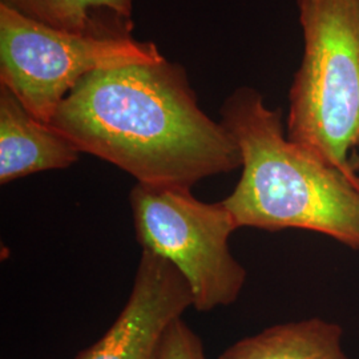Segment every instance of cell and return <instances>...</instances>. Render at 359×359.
I'll use <instances>...</instances> for the list:
<instances>
[{"instance_id": "1", "label": "cell", "mask_w": 359, "mask_h": 359, "mask_svg": "<svg viewBox=\"0 0 359 359\" xmlns=\"http://www.w3.org/2000/svg\"><path fill=\"white\" fill-rule=\"evenodd\" d=\"M50 126L139 184L192 189L241 167L231 132L206 115L185 69L167 59L83 77Z\"/></svg>"}, {"instance_id": "2", "label": "cell", "mask_w": 359, "mask_h": 359, "mask_svg": "<svg viewBox=\"0 0 359 359\" xmlns=\"http://www.w3.org/2000/svg\"><path fill=\"white\" fill-rule=\"evenodd\" d=\"M221 116L241 154V177L222 200L238 228L316 231L359 250V185L285 136L280 111L256 90H234Z\"/></svg>"}, {"instance_id": "3", "label": "cell", "mask_w": 359, "mask_h": 359, "mask_svg": "<svg viewBox=\"0 0 359 359\" xmlns=\"http://www.w3.org/2000/svg\"><path fill=\"white\" fill-rule=\"evenodd\" d=\"M304 57L289 93L287 137L359 185V0H297Z\"/></svg>"}, {"instance_id": "4", "label": "cell", "mask_w": 359, "mask_h": 359, "mask_svg": "<svg viewBox=\"0 0 359 359\" xmlns=\"http://www.w3.org/2000/svg\"><path fill=\"white\" fill-rule=\"evenodd\" d=\"M142 249L170 262L193 298V308L210 311L241 294L246 270L233 257L229 238L238 225L222 201L204 203L189 188L139 184L129 196Z\"/></svg>"}, {"instance_id": "5", "label": "cell", "mask_w": 359, "mask_h": 359, "mask_svg": "<svg viewBox=\"0 0 359 359\" xmlns=\"http://www.w3.org/2000/svg\"><path fill=\"white\" fill-rule=\"evenodd\" d=\"M164 59L151 41L76 35L0 4V84L46 124L83 77Z\"/></svg>"}, {"instance_id": "6", "label": "cell", "mask_w": 359, "mask_h": 359, "mask_svg": "<svg viewBox=\"0 0 359 359\" xmlns=\"http://www.w3.org/2000/svg\"><path fill=\"white\" fill-rule=\"evenodd\" d=\"M191 306V289L176 268L142 249L126 306L103 337L76 359H158L169 326Z\"/></svg>"}, {"instance_id": "7", "label": "cell", "mask_w": 359, "mask_h": 359, "mask_svg": "<svg viewBox=\"0 0 359 359\" xmlns=\"http://www.w3.org/2000/svg\"><path fill=\"white\" fill-rule=\"evenodd\" d=\"M80 151L50 124L38 120L0 84V184L46 170L65 169Z\"/></svg>"}, {"instance_id": "8", "label": "cell", "mask_w": 359, "mask_h": 359, "mask_svg": "<svg viewBox=\"0 0 359 359\" xmlns=\"http://www.w3.org/2000/svg\"><path fill=\"white\" fill-rule=\"evenodd\" d=\"M46 26L97 39H130L135 0H0Z\"/></svg>"}, {"instance_id": "9", "label": "cell", "mask_w": 359, "mask_h": 359, "mask_svg": "<svg viewBox=\"0 0 359 359\" xmlns=\"http://www.w3.org/2000/svg\"><path fill=\"white\" fill-rule=\"evenodd\" d=\"M344 330L321 318L286 322L233 344L218 359H350Z\"/></svg>"}, {"instance_id": "10", "label": "cell", "mask_w": 359, "mask_h": 359, "mask_svg": "<svg viewBox=\"0 0 359 359\" xmlns=\"http://www.w3.org/2000/svg\"><path fill=\"white\" fill-rule=\"evenodd\" d=\"M158 359H206L200 337L182 317L169 326Z\"/></svg>"}]
</instances>
